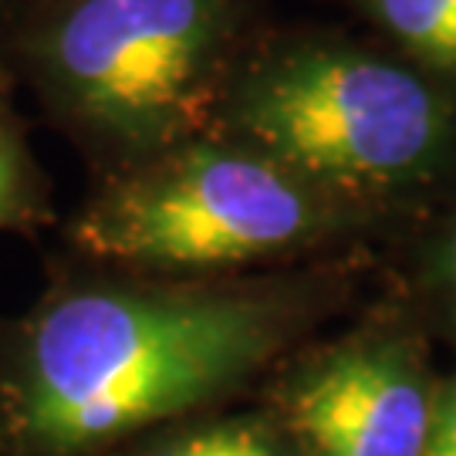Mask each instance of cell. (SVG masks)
Here are the masks:
<instances>
[{
    "instance_id": "cell-1",
    "label": "cell",
    "mask_w": 456,
    "mask_h": 456,
    "mask_svg": "<svg viewBox=\"0 0 456 456\" xmlns=\"http://www.w3.org/2000/svg\"><path fill=\"white\" fill-rule=\"evenodd\" d=\"M372 250L244 277H152L58 254L0 314V456H115L264 379L365 301Z\"/></svg>"
},
{
    "instance_id": "cell-2",
    "label": "cell",
    "mask_w": 456,
    "mask_h": 456,
    "mask_svg": "<svg viewBox=\"0 0 456 456\" xmlns=\"http://www.w3.org/2000/svg\"><path fill=\"white\" fill-rule=\"evenodd\" d=\"M213 132L348 200L392 244L456 203V88L345 31L271 24Z\"/></svg>"
},
{
    "instance_id": "cell-3",
    "label": "cell",
    "mask_w": 456,
    "mask_h": 456,
    "mask_svg": "<svg viewBox=\"0 0 456 456\" xmlns=\"http://www.w3.org/2000/svg\"><path fill=\"white\" fill-rule=\"evenodd\" d=\"M267 0H51L0 51L92 180L216 126Z\"/></svg>"
},
{
    "instance_id": "cell-4",
    "label": "cell",
    "mask_w": 456,
    "mask_h": 456,
    "mask_svg": "<svg viewBox=\"0 0 456 456\" xmlns=\"http://www.w3.org/2000/svg\"><path fill=\"white\" fill-rule=\"evenodd\" d=\"M392 247L342 196L224 132L92 180L61 254L152 277H244Z\"/></svg>"
},
{
    "instance_id": "cell-5",
    "label": "cell",
    "mask_w": 456,
    "mask_h": 456,
    "mask_svg": "<svg viewBox=\"0 0 456 456\" xmlns=\"http://www.w3.org/2000/svg\"><path fill=\"white\" fill-rule=\"evenodd\" d=\"M440 389L433 335L382 281L352 314L297 345L254 403L297 456H426Z\"/></svg>"
},
{
    "instance_id": "cell-6",
    "label": "cell",
    "mask_w": 456,
    "mask_h": 456,
    "mask_svg": "<svg viewBox=\"0 0 456 456\" xmlns=\"http://www.w3.org/2000/svg\"><path fill=\"white\" fill-rule=\"evenodd\" d=\"M379 274L403 294L433 342L456 355V203L395 240Z\"/></svg>"
},
{
    "instance_id": "cell-7",
    "label": "cell",
    "mask_w": 456,
    "mask_h": 456,
    "mask_svg": "<svg viewBox=\"0 0 456 456\" xmlns=\"http://www.w3.org/2000/svg\"><path fill=\"white\" fill-rule=\"evenodd\" d=\"M115 456H297L274 416L247 399L146 433Z\"/></svg>"
},
{
    "instance_id": "cell-8",
    "label": "cell",
    "mask_w": 456,
    "mask_h": 456,
    "mask_svg": "<svg viewBox=\"0 0 456 456\" xmlns=\"http://www.w3.org/2000/svg\"><path fill=\"white\" fill-rule=\"evenodd\" d=\"M382 45L456 88V0H342Z\"/></svg>"
},
{
    "instance_id": "cell-9",
    "label": "cell",
    "mask_w": 456,
    "mask_h": 456,
    "mask_svg": "<svg viewBox=\"0 0 456 456\" xmlns=\"http://www.w3.org/2000/svg\"><path fill=\"white\" fill-rule=\"evenodd\" d=\"M58 220L51 176L28 142V126L11 102V88L0 85V233H24Z\"/></svg>"
},
{
    "instance_id": "cell-10",
    "label": "cell",
    "mask_w": 456,
    "mask_h": 456,
    "mask_svg": "<svg viewBox=\"0 0 456 456\" xmlns=\"http://www.w3.org/2000/svg\"><path fill=\"white\" fill-rule=\"evenodd\" d=\"M426 456H456V365L450 372H443L440 406H436Z\"/></svg>"
},
{
    "instance_id": "cell-11",
    "label": "cell",
    "mask_w": 456,
    "mask_h": 456,
    "mask_svg": "<svg viewBox=\"0 0 456 456\" xmlns=\"http://www.w3.org/2000/svg\"><path fill=\"white\" fill-rule=\"evenodd\" d=\"M51 0H0V51L14 37L34 14H41Z\"/></svg>"
}]
</instances>
